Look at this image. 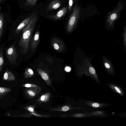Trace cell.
Segmentation results:
<instances>
[{"mask_svg": "<svg viewBox=\"0 0 126 126\" xmlns=\"http://www.w3.org/2000/svg\"><path fill=\"white\" fill-rule=\"evenodd\" d=\"M86 56L80 47L77 48L75 53V66L77 76L78 79L82 78L83 75L91 77L99 85H101L96 71L91 63L94 55L93 54L90 57Z\"/></svg>", "mask_w": 126, "mask_h": 126, "instance_id": "6da1fadb", "label": "cell"}, {"mask_svg": "<svg viewBox=\"0 0 126 126\" xmlns=\"http://www.w3.org/2000/svg\"><path fill=\"white\" fill-rule=\"evenodd\" d=\"M37 16H34L27 25L22 30V33L18 43L21 53L25 54L28 52L30 43L37 20Z\"/></svg>", "mask_w": 126, "mask_h": 126, "instance_id": "7a4b0ae2", "label": "cell"}, {"mask_svg": "<svg viewBox=\"0 0 126 126\" xmlns=\"http://www.w3.org/2000/svg\"><path fill=\"white\" fill-rule=\"evenodd\" d=\"M126 5V2L124 0H120L117 5L113 8L112 10L108 13L105 23L106 30L111 31L114 29L115 23L120 17L121 12L125 9Z\"/></svg>", "mask_w": 126, "mask_h": 126, "instance_id": "3957f363", "label": "cell"}, {"mask_svg": "<svg viewBox=\"0 0 126 126\" xmlns=\"http://www.w3.org/2000/svg\"><path fill=\"white\" fill-rule=\"evenodd\" d=\"M80 8L76 4L67 23L66 30L68 33H72L76 28L80 18Z\"/></svg>", "mask_w": 126, "mask_h": 126, "instance_id": "277c9868", "label": "cell"}, {"mask_svg": "<svg viewBox=\"0 0 126 126\" xmlns=\"http://www.w3.org/2000/svg\"><path fill=\"white\" fill-rule=\"evenodd\" d=\"M5 53L9 62L12 64H15L16 61L18 54L14 44L6 50Z\"/></svg>", "mask_w": 126, "mask_h": 126, "instance_id": "5b68a950", "label": "cell"}, {"mask_svg": "<svg viewBox=\"0 0 126 126\" xmlns=\"http://www.w3.org/2000/svg\"><path fill=\"white\" fill-rule=\"evenodd\" d=\"M102 60L103 66L107 74L112 76L115 75V70L113 65L105 55L102 56Z\"/></svg>", "mask_w": 126, "mask_h": 126, "instance_id": "8992f818", "label": "cell"}, {"mask_svg": "<svg viewBox=\"0 0 126 126\" xmlns=\"http://www.w3.org/2000/svg\"><path fill=\"white\" fill-rule=\"evenodd\" d=\"M51 45L54 50L59 52H63L65 50L64 44L62 41L58 38L54 37L51 39Z\"/></svg>", "mask_w": 126, "mask_h": 126, "instance_id": "52a82bcc", "label": "cell"}, {"mask_svg": "<svg viewBox=\"0 0 126 126\" xmlns=\"http://www.w3.org/2000/svg\"><path fill=\"white\" fill-rule=\"evenodd\" d=\"M84 103L87 106L90 108L94 109L95 110H97L108 107L110 105V104L105 103L90 101H86Z\"/></svg>", "mask_w": 126, "mask_h": 126, "instance_id": "ba28073f", "label": "cell"}, {"mask_svg": "<svg viewBox=\"0 0 126 126\" xmlns=\"http://www.w3.org/2000/svg\"><path fill=\"white\" fill-rule=\"evenodd\" d=\"M40 40V32L39 31H37L33 36L30 43V49L32 52H34L36 50L39 43Z\"/></svg>", "mask_w": 126, "mask_h": 126, "instance_id": "9c48e42d", "label": "cell"}, {"mask_svg": "<svg viewBox=\"0 0 126 126\" xmlns=\"http://www.w3.org/2000/svg\"><path fill=\"white\" fill-rule=\"evenodd\" d=\"M34 16L31 15L23 20L18 26L15 31V34H19L28 24L32 18Z\"/></svg>", "mask_w": 126, "mask_h": 126, "instance_id": "30bf717a", "label": "cell"}, {"mask_svg": "<svg viewBox=\"0 0 126 126\" xmlns=\"http://www.w3.org/2000/svg\"><path fill=\"white\" fill-rule=\"evenodd\" d=\"M108 87L113 91L118 94L123 96L125 94L121 87L117 84L112 82H109L107 83Z\"/></svg>", "mask_w": 126, "mask_h": 126, "instance_id": "8fae6325", "label": "cell"}, {"mask_svg": "<svg viewBox=\"0 0 126 126\" xmlns=\"http://www.w3.org/2000/svg\"><path fill=\"white\" fill-rule=\"evenodd\" d=\"M67 10V7H63L60 10L56 15L50 16L49 17L50 18L54 20L60 19L65 16Z\"/></svg>", "mask_w": 126, "mask_h": 126, "instance_id": "7c38bea8", "label": "cell"}, {"mask_svg": "<svg viewBox=\"0 0 126 126\" xmlns=\"http://www.w3.org/2000/svg\"><path fill=\"white\" fill-rule=\"evenodd\" d=\"M61 2L60 0H54L52 1L47 8V11L56 9L61 6Z\"/></svg>", "mask_w": 126, "mask_h": 126, "instance_id": "4fadbf2b", "label": "cell"}, {"mask_svg": "<svg viewBox=\"0 0 126 126\" xmlns=\"http://www.w3.org/2000/svg\"><path fill=\"white\" fill-rule=\"evenodd\" d=\"M16 78L14 75L10 71L6 70L3 74L2 80L7 81H14Z\"/></svg>", "mask_w": 126, "mask_h": 126, "instance_id": "5bb4252c", "label": "cell"}, {"mask_svg": "<svg viewBox=\"0 0 126 126\" xmlns=\"http://www.w3.org/2000/svg\"><path fill=\"white\" fill-rule=\"evenodd\" d=\"M11 90V88L5 87H0V99H2Z\"/></svg>", "mask_w": 126, "mask_h": 126, "instance_id": "9a60e30c", "label": "cell"}, {"mask_svg": "<svg viewBox=\"0 0 126 126\" xmlns=\"http://www.w3.org/2000/svg\"><path fill=\"white\" fill-rule=\"evenodd\" d=\"M122 29L123 31L121 35V37L123 38L122 43L123 45V49L125 52H126V23Z\"/></svg>", "mask_w": 126, "mask_h": 126, "instance_id": "2e32d148", "label": "cell"}, {"mask_svg": "<svg viewBox=\"0 0 126 126\" xmlns=\"http://www.w3.org/2000/svg\"><path fill=\"white\" fill-rule=\"evenodd\" d=\"M5 23L4 16L2 13H0V39L2 35Z\"/></svg>", "mask_w": 126, "mask_h": 126, "instance_id": "e0dca14e", "label": "cell"}, {"mask_svg": "<svg viewBox=\"0 0 126 126\" xmlns=\"http://www.w3.org/2000/svg\"><path fill=\"white\" fill-rule=\"evenodd\" d=\"M92 116H96L104 117L105 116L106 112L104 111L96 110L91 112L90 113Z\"/></svg>", "mask_w": 126, "mask_h": 126, "instance_id": "ac0fdd59", "label": "cell"}, {"mask_svg": "<svg viewBox=\"0 0 126 126\" xmlns=\"http://www.w3.org/2000/svg\"><path fill=\"white\" fill-rule=\"evenodd\" d=\"M4 60L3 55V48L0 49V73L4 64Z\"/></svg>", "mask_w": 126, "mask_h": 126, "instance_id": "d6986e66", "label": "cell"}, {"mask_svg": "<svg viewBox=\"0 0 126 126\" xmlns=\"http://www.w3.org/2000/svg\"><path fill=\"white\" fill-rule=\"evenodd\" d=\"M26 2L25 3V5L27 6H31L33 7L35 6L38 0H24Z\"/></svg>", "mask_w": 126, "mask_h": 126, "instance_id": "ffe728a7", "label": "cell"}, {"mask_svg": "<svg viewBox=\"0 0 126 126\" xmlns=\"http://www.w3.org/2000/svg\"><path fill=\"white\" fill-rule=\"evenodd\" d=\"M92 116L89 113H77L75 115V116L78 118H83L88 116Z\"/></svg>", "mask_w": 126, "mask_h": 126, "instance_id": "44dd1931", "label": "cell"}, {"mask_svg": "<svg viewBox=\"0 0 126 126\" xmlns=\"http://www.w3.org/2000/svg\"><path fill=\"white\" fill-rule=\"evenodd\" d=\"M38 71L39 73L41 74V77L43 79L46 80L48 79V77L47 74L44 71L40 69H38Z\"/></svg>", "mask_w": 126, "mask_h": 126, "instance_id": "7402d4cb", "label": "cell"}, {"mask_svg": "<svg viewBox=\"0 0 126 126\" xmlns=\"http://www.w3.org/2000/svg\"><path fill=\"white\" fill-rule=\"evenodd\" d=\"M33 74V72L32 70L30 68H28L26 69L25 72V75L26 76L29 75V74L30 75H32Z\"/></svg>", "mask_w": 126, "mask_h": 126, "instance_id": "603a6c76", "label": "cell"}, {"mask_svg": "<svg viewBox=\"0 0 126 126\" xmlns=\"http://www.w3.org/2000/svg\"><path fill=\"white\" fill-rule=\"evenodd\" d=\"M73 1L74 0H69V4L68 8L69 12L70 11L72 7V6Z\"/></svg>", "mask_w": 126, "mask_h": 126, "instance_id": "cb8c5ba5", "label": "cell"}, {"mask_svg": "<svg viewBox=\"0 0 126 126\" xmlns=\"http://www.w3.org/2000/svg\"><path fill=\"white\" fill-rule=\"evenodd\" d=\"M69 109V107L67 106H64L62 108V110L63 111H68Z\"/></svg>", "mask_w": 126, "mask_h": 126, "instance_id": "d4e9b609", "label": "cell"}, {"mask_svg": "<svg viewBox=\"0 0 126 126\" xmlns=\"http://www.w3.org/2000/svg\"><path fill=\"white\" fill-rule=\"evenodd\" d=\"M28 93L29 94L32 96H34L35 95V93L32 91L29 90L28 91Z\"/></svg>", "mask_w": 126, "mask_h": 126, "instance_id": "484cf974", "label": "cell"}, {"mask_svg": "<svg viewBox=\"0 0 126 126\" xmlns=\"http://www.w3.org/2000/svg\"><path fill=\"white\" fill-rule=\"evenodd\" d=\"M65 70L67 72H69L71 70V68L69 67H66L65 69Z\"/></svg>", "mask_w": 126, "mask_h": 126, "instance_id": "4316f807", "label": "cell"}, {"mask_svg": "<svg viewBox=\"0 0 126 126\" xmlns=\"http://www.w3.org/2000/svg\"><path fill=\"white\" fill-rule=\"evenodd\" d=\"M28 110L30 112H32L33 111V109L31 107H30L28 108Z\"/></svg>", "mask_w": 126, "mask_h": 126, "instance_id": "83f0119b", "label": "cell"}, {"mask_svg": "<svg viewBox=\"0 0 126 126\" xmlns=\"http://www.w3.org/2000/svg\"><path fill=\"white\" fill-rule=\"evenodd\" d=\"M24 86L26 87H30L31 86V84H25Z\"/></svg>", "mask_w": 126, "mask_h": 126, "instance_id": "f1b7e54d", "label": "cell"}, {"mask_svg": "<svg viewBox=\"0 0 126 126\" xmlns=\"http://www.w3.org/2000/svg\"><path fill=\"white\" fill-rule=\"evenodd\" d=\"M45 96L44 95H42L41 98V99L42 101H43L44 100Z\"/></svg>", "mask_w": 126, "mask_h": 126, "instance_id": "f546056e", "label": "cell"}, {"mask_svg": "<svg viewBox=\"0 0 126 126\" xmlns=\"http://www.w3.org/2000/svg\"><path fill=\"white\" fill-rule=\"evenodd\" d=\"M2 1V0H0V2H1Z\"/></svg>", "mask_w": 126, "mask_h": 126, "instance_id": "4dcf8cb0", "label": "cell"}]
</instances>
